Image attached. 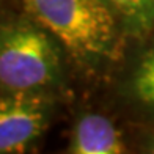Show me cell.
Masks as SVG:
<instances>
[{
	"label": "cell",
	"mask_w": 154,
	"mask_h": 154,
	"mask_svg": "<svg viewBox=\"0 0 154 154\" xmlns=\"http://www.w3.org/2000/svg\"><path fill=\"white\" fill-rule=\"evenodd\" d=\"M71 57L87 68H104L121 57L124 30L106 0H20Z\"/></svg>",
	"instance_id": "1"
},
{
	"label": "cell",
	"mask_w": 154,
	"mask_h": 154,
	"mask_svg": "<svg viewBox=\"0 0 154 154\" xmlns=\"http://www.w3.org/2000/svg\"><path fill=\"white\" fill-rule=\"evenodd\" d=\"M126 35L142 36L154 30V0H106Z\"/></svg>",
	"instance_id": "5"
},
{
	"label": "cell",
	"mask_w": 154,
	"mask_h": 154,
	"mask_svg": "<svg viewBox=\"0 0 154 154\" xmlns=\"http://www.w3.org/2000/svg\"><path fill=\"white\" fill-rule=\"evenodd\" d=\"M126 151L123 132L110 118L99 113H85L75 121L68 152L120 154Z\"/></svg>",
	"instance_id": "4"
},
{
	"label": "cell",
	"mask_w": 154,
	"mask_h": 154,
	"mask_svg": "<svg viewBox=\"0 0 154 154\" xmlns=\"http://www.w3.org/2000/svg\"><path fill=\"white\" fill-rule=\"evenodd\" d=\"M146 151H148V152H154V137L149 140V143L146 145Z\"/></svg>",
	"instance_id": "7"
},
{
	"label": "cell",
	"mask_w": 154,
	"mask_h": 154,
	"mask_svg": "<svg viewBox=\"0 0 154 154\" xmlns=\"http://www.w3.org/2000/svg\"><path fill=\"white\" fill-rule=\"evenodd\" d=\"M52 102L46 93L0 96V154L30 149L51 123Z\"/></svg>",
	"instance_id": "3"
},
{
	"label": "cell",
	"mask_w": 154,
	"mask_h": 154,
	"mask_svg": "<svg viewBox=\"0 0 154 154\" xmlns=\"http://www.w3.org/2000/svg\"><path fill=\"white\" fill-rule=\"evenodd\" d=\"M61 44L36 20L0 27V88L5 93H46L63 77Z\"/></svg>",
	"instance_id": "2"
},
{
	"label": "cell",
	"mask_w": 154,
	"mask_h": 154,
	"mask_svg": "<svg viewBox=\"0 0 154 154\" xmlns=\"http://www.w3.org/2000/svg\"><path fill=\"white\" fill-rule=\"evenodd\" d=\"M131 96L149 110H154V44L142 54L129 79Z\"/></svg>",
	"instance_id": "6"
}]
</instances>
